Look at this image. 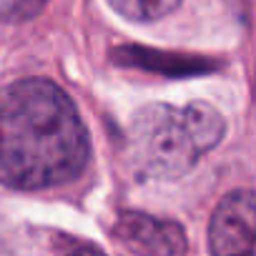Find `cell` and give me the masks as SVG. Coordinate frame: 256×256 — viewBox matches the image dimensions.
Listing matches in <instances>:
<instances>
[{
  "label": "cell",
  "mask_w": 256,
  "mask_h": 256,
  "mask_svg": "<svg viewBox=\"0 0 256 256\" xmlns=\"http://www.w3.org/2000/svg\"><path fill=\"white\" fill-rule=\"evenodd\" d=\"M88 154L86 126L56 83L26 78L0 90V184L20 191L66 184Z\"/></svg>",
  "instance_id": "1"
},
{
  "label": "cell",
  "mask_w": 256,
  "mask_h": 256,
  "mask_svg": "<svg viewBox=\"0 0 256 256\" xmlns=\"http://www.w3.org/2000/svg\"><path fill=\"white\" fill-rule=\"evenodd\" d=\"M224 128L221 113L208 103H154L141 108L128 126L126 156L144 178H178L218 146Z\"/></svg>",
  "instance_id": "2"
},
{
  "label": "cell",
  "mask_w": 256,
  "mask_h": 256,
  "mask_svg": "<svg viewBox=\"0 0 256 256\" xmlns=\"http://www.w3.org/2000/svg\"><path fill=\"white\" fill-rule=\"evenodd\" d=\"M110 234L123 256H186L188 251L186 234L176 221L144 211H120Z\"/></svg>",
  "instance_id": "3"
},
{
  "label": "cell",
  "mask_w": 256,
  "mask_h": 256,
  "mask_svg": "<svg viewBox=\"0 0 256 256\" xmlns=\"http://www.w3.org/2000/svg\"><path fill=\"white\" fill-rule=\"evenodd\" d=\"M211 256H256V194H226L208 224Z\"/></svg>",
  "instance_id": "4"
},
{
  "label": "cell",
  "mask_w": 256,
  "mask_h": 256,
  "mask_svg": "<svg viewBox=\"0 0 256 256\" xmlns=\"http://www.w3.org/2000/svg\"><path fill=\"white\" fill-rule=\"evenodd\" d=\"M110 56H113V63H118V66L141 68V70L161 73V76H171V78L214 73L218 68V63L214 58L186 56V53H168V50H154V48H138V46L116 48Z\"/></svg>",
  "instance_id": "5"
},
{
  "label": "cell",
  "mask_w": 256,
  "mask_h": 256,
  "mask_svg": "<svg viewBox=\"0 0 256 256\" xmlns=\"http://www.w3.org/2000/svg\"><path fill=\"white\" fill-rule=\"evenodd\" d=\"M110 8L134 23H151L178 8L181 0H108Z\"/></svg>",
  "instance_id": "6"
},
{
  "label": "cell",
  "mask_w": 256,
  "mask_h": 256,
  "mask_svg": "<svg viewBox=\"0 0 256 256\" xmlns=\"http://www.w3.org/2000/svg\"><path fill=\"white\" fill-rule=\"evenodd\" d=\"M48 0H0V20L3 23H26L36 18Z\"/></svg>",
  "instance_id": "7"
},
{
  "label": "cell",
  "mask_w": 256,
  "mask_h": 256,
  "mask_svg": "<svg viewBox=\"0 0 256 256\" xmlns=\"http://www.w3.org/2000/svg\"><path fill=\"white\" fill-rule=\"evenodd\" d=\"M53 256H106L96 244L70 236V234H56L53 236Z\"/></svg>",
  "instance_id": "8"
}]
</instances>
